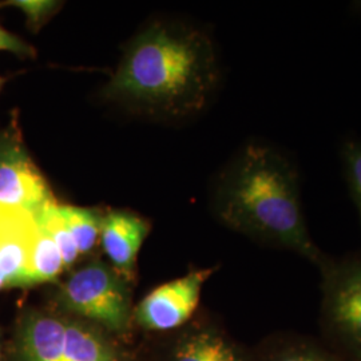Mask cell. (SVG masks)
Here are the masks:
<instances>
[{
	"mask_svg": "<svg viewBox=\"0 0 361 361\" xmlns=\"http://www.w3.org/2000/svg\"><path fill=\"white\" fill-rule=\"evenodd\" d=\"M212 210L225 228L316 268L326 256L307 225L298 166L276 145L253 141L233 157L213 183Z\"/></svg>",
	"mask_w": 361,
	"mask_h": 361,
	"instance_id": "1",
	"label": "cell"
},
{
	"mask_svg": "<svg viewBox=\"0 0 361 361\" xmlns=\"http://www.w3.org/2000/svg\"><path fill=\"white\" fill-rule=\"evenodd\" d=\"M219 74L217 50L205 31L158 22L130 43L104 95L147 113L185 118L207 107Z\"/></svg>",
	"mask_w": 361,
	"mask_h": 361,
	"instance_id": "2",
	"label": "cell"
},
{
	"mask_svg": "<svg viewBox=\"0 0 361 361\" xmlns=\"http://www.w3.org/2000/svg\"><path fill=\"white\" fill-rule=\"evenodd\" d=\"M6 361H138L135 347L50 304L26 307L15 322Z\"/></svg>",
	"mask_w": 361,
	"mask_h": 361,
	"instance_id": "3",
	"label": "cell"
},
{
	"mask_svg": "<svg viewBox=\"0 0 361 361\" xmlns=\"http://www.w3.org/2000/svg\"><path fill=\"white\" fill-rule=\"evenodd\" d=\"M133 286L109 262L92 257L55 284L49 304L129 343L135 329Z\"/></svg>",
	"mask_w": 361,
	"mask_h": 361,
	"instance_id": "4",
	"label": "cell"
},
{
	"mask_svg": "<svg viewBox=\"0 0 361 361\" xmlns=\"http://www.w3.org/2000/svg\"><path fill=\"white\" fill-rule=\"evenodd\" d=\"M319 324L322 338L347 361H361V249L341 257L326 255Z\"/></svg>",
	"mask_w": 361,
	"mask_h": 361,
	"instance_id": "5",
	"label": "cell"
},
{
	"mask_svg": "<svg viewBox=\"0 0 361 361\" xmlns=\"http://www.w3.org/2000/svg\"><path fill=\"white\" fill-rule=\"evenodd\" d=\"M138 361H257L255 347L238 341L205 310L178 329L146 335L135 347Z\"/></svg>",
	"mask_w": 361,
	"mask_h": 361,
	"instance_id": "6",
	"label": "cell"
},
{
	"mask_svg": "<svg viewBox=\"0 0 361 361\" xmlns=\"http://www.w3.org/2000/svg\"><path fill=\"white\" fill-rule=\"evenodd\" d=\"M56 201L51 186L27 149L13 113L0 129V207L25 210L32 216Z\"/></svg>",
	"mask_w": 361,
	"mask_h": 361,
	"instance_id": "7",
	"label": "cell"
},
{
	"mask_svg": "<svg viewBox=\"0 0 361 361\" xmlns=\"http://www.w3.org/2000/svg\"><path fill=\"white\" fill-rule=\"evenodd\" d=\"M219 269V265L194 269L157 286L134 307V326L145 335H161L189 323L200 312L204 286Z\"/></svg>",
	"mask_w": 361,
	"mask_h": 361,
	"instance_id": "8",
	"label": "cell"
},
{
	"mask_svg": "<svg viewBox=\"0 0 361 361\" xmlns=\"http://www.w3.org/2000/svg\"><path fill=\"white\" fill-rule=\"evenodd\" d=\"M150 231L152 224L131 210L111 209L104 212L99 244L109 264L130 284L137 283L138 255Z\"/></svg>",
	"mask_w": 361,
	"mask_h": 361,
	"instance_id": "9",
	"label": "cell"
},
{
	"mask_svg": "<svg viewBox=\"0 0 361 361\" xmlns=\"http://www.w3.org/2000/svg\"><path fill=\"white\" fill-rule=\"evenodd\" d=\"M37 221L25 210L0 207V273L7 289L31 288L30 264Z\"/></svg>",
	"mask_w": 361,
	"mask_h": 361,
	"instance_id": "10",
	"label": "cell"
},
{
	"mask_svg": "<svg viewBox=\"0 0 361 361\" xmlns=\"http://www.w3.org/2000/svg\"><path fill=\"white\" fill-rule=\"evenodd\" d=\"M257 361H347L322 337L277 331L255 345Z\"/></svg>",
	"mask_w": 361,
	"mask_h": 361,
	"instance_id": "11",
	"label": "cell"
},
{
	"mask_svg": "<svg viewBox=\"0 0 361 361\" xmlns=\"http://www.w3.org/2000/svg\"><path fill=\"white\" fill-rule=\"evenodd\" d=\"M59 212L73 235L82 258L95 257L101 240V225L104 212L98 207H80L59 204Z\"/></svg>",
	"mask_w": 361,
	"mask_h": 361,
	"instance_id": "12",
	"label": "cell"
},
{
	"mask_svg": "<svg viewBox=\"0 0 361 361\" xmlns=\"http://www.w3.org/2000/svg\"><path fill=\"white\" fill-rule=\"evenodd\" d=\"M65 271V262L59 247L47 231L37 222L30 264L31 288L37 285L56 284Z\"/></svg>",
	"mask_w": 361,
	"mask_h": 361,
	"instance_id": "13",
	"label": "cell"
},
{
	"mask_svg": "<svg viewBox=\"0 0 361 361\" xmlns=\"http://www.w3.org/2000/svg\"><path fill=\"white\" fill-rule=\"evenodd\" d=\"M34 217L39 225H42L51 235L52 240L59 247L65 262L66 271H71L74 268H77L79 258L82 257L73 240V235L66 225L65 219L59 212V202L52 201L47 204L42 210H39L37 214H34Z\"/></svg>",
	"mask_w": 361,
	"mask_h": 361,
	"instance_id": "14",
	"label": "cell"
},
{
	"mask_svg": "<svg viewBox=\"0 0 361 361\" xmlns=\"http://www.w3.org/2000/svg\"><path fill=\"white\" fill-rule=\"evenodd\" d=\"M340 158L350 198L356 207L361 228V138H348L341 145Z\"/></svg>",
	"mask_w": 361,
	"mask_h": 361,
	"instance_id": "15",
	"label": "cell"
},
{
	"mask_svg": "<svg viewBox=\"0 0 361 361\" xmlns=\"http://www.w3.org/2000/svg\"><path fill=\"white\" fill-rule=\"evenodd\" d=\"M13 7L19 10L26 18L28 30L32 32H39L42 27L46 26L52 16L59 13L62 3L52 0H8L1 1L0 8Z\"/></svg>",
	"mask_w": 361,
	"mask_h": 361,
	"instance_id": "16",
	"label": "cell"
},
{
	"mask_svg": "<svg viewBox=\"0 0 361 361\" xmlns=\"http://www.w3.org/2000/svg\"><path fill=\"white\" fill-rule=\"evenodd\" d=\"M0 51L11 52L20 59H34L37 50L32 44L0 26Z\"/></svg>",
	"mask_w": 361,
	"mask_h": 361,
	"instance_id": "17",
	"label": "cell"
},
{
	"mask_svg": "<svg viewBox=\"0 0 361 361\" xmlns=\"http://www.w3.org/2000/svg\"><path fill=\"white\" fill-rule=\"evenodd\" d=\"M6 360V355L3 352V340H1V331H0V361Z\"/></svg>",
	"mask_w": 361,
	"mask_h": 361,
	"instance_id": "18",
	"label": "cell"
},
{
	"mask_svg": "<svg viewBox=\"0 0 361 361\" xmlns=\"http://www.w3.org/2000/svg\"><path fill=\"white\" fill-rule=\"evenodd\" d=\"M3 289H7V283H6L4 277H3L1 273H0V290H3Z\"/></svg>",
	"mask_w": 361,
	"mask_h": 361,
	"instance_id": "19",
	"label": "cell"
},
{
	"mask_svg": "<svg viewBox=\"0 0 361 361\" xmlns=\"http://www.w3.org/2000/svg\"><path fill=\"white\" fill-rule=\"evenodd\" d=\"M4 83H6V79L0 75V91L3 89V86H4Z\"/></svg>",
	"mask_w": 361,
	"mask_h": 361,
	"instance_id": "20",
	"label": "cell"
}]
</instances>
